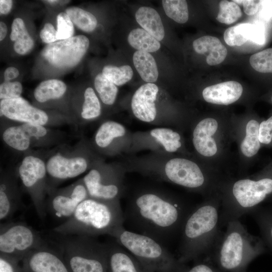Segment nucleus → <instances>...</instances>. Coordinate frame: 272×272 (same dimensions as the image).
<instances>
[{"instance_id":"1","label":"nucleus","mask_w":272,"mask_h":272,"mask_svg":"<svg viewBox=\"0 0 272 272\" xmlns=\"http://www.w3.org/2000/svg\"><path fill=\"white\" fill-rule=\"evenodd\" d=\"M192 208L160 190L143 189L134 193L128 201L123 213L124 222L131 231L165 245L180 234Z\"/></svg>"},{"instance_id":"2","label":"nucleus","mask_w":272,"mask_h":272,"mask_svg":"<svg viewBox=\"0 0 272 272\" xmlns=\"http://www.w3.org/2000/svg\"><path fill=\"white\" fill-rule=\"evenodd\" d=\"M221 205V198L214 196L192 208L180 234L178 250L181 260L192 259L213 250L222 233Z\"/></svg>"},{"instance_id":"3","label":"nucleus","mask_w":272,"mask_h":272,"mask_svg":"<svg viewBox=\"0 0 272 272\" xmlns=\"http://www.w3.org/2000/svg\"><path fill=\"white\" fill-rule=\"evenodd\" d=\"M123 223V213L119 201H105L89 197L79 205L70 218L53 230L61 235L94 237L109 235Z\"/></svg>"},{"instance_id":"4","label":"nucleus","mask_w":272,"mask_h":272,"mask_svg":"<svg viewBox=\"0 0 272 272\" xmlns=\"http://www.w3.org/2000/svg\"><path fill=\"white\" fill-rule=\"evenodd\" d=\"M226 227L212 250L223 268L237 270L267 250L261 238L249 233L239 220L229 222Z\"/></svg>"},{"instance_id":"5","label":"nucleus","mask_w":272,"mask_h":272,"mask_svg":"<svg viewBox=\"0 0 272 272\" xmlns=\"http://www.w3.org/2000/svg\"><path fill=\"white\" fill-rule=\"evenodd\" d=\"M109 236L148 269L159 272H181V266L165 245L146 235L126 230L123 225Z\"/></svg>"},{"instance_id":"6","label":"nucleus","mask_w":272,"mask_h":272,"mask_svg":"<svg viewBox=\"0 0 272 272\" xmlns=\"http://www.w3.org/2000/svg\"><path fill=\"white\" fill-rule=\"evenodd\" d=\"M61 254L70 272H107L108 246L86 236L61 235Z\"/></svg>"},{"instance_id":"7","label":"nucleus","mask_w":272,"mask_h":272,"mask_svg":"<svg viewBox=\"0 0 272 272\" xmlns=\"http://www.w3.org/2000/svg\"><path fill=\"white\" fill-rule=\"evenodd\" d=\"M47 245L40 234L22 222L3 223L0 226V253L22 260L31 251Z\"/></svg>"},{"instance_id":"8","label":"nucleus","mask_w":272,"mask_h":272,"mask_svg":"<svg viewBox=\"0 0 272 272\" xmlns=\"http://www.w3.org/2000/svg\"><path fill=\"white\" fill-rule=\"evenodd\" d=\"M46 166L41 159L33 156L25 157L18 169V175L23 185L30 193L38 217L43 220L46 214L44 199Z\"/></svg>"},{"instance_id":"9","label":"nucleus","mask_w":272,"mask_h":272,"mask_svg":"<svg viewBox=\"0 0 272 272\" xmlns=\"http://www.w3.org/2000/svg\"><path fill=\"white\" fill-rule=\"evenodd\" d=\"M158 177L172 183L191 189L202 190L208 185V180L195 162L185 158L169 160Z\"/></svg>"},{"instance_id":"10","label":"nucleus","mask_w":272,"mask_h":272,"mask_svg":"<svg viewBox=\"0 0 272 272\" xmlns=\"http://www.w3.org/2000/svg\"><path fill=\"white\" fill-rule=\"evenodd\" d=\"M89 40L84 35H77L47 45L42 56L57 67H71L77 65L86 53Z\"/></svg>"},{"instance_id":"11","label":"nucleus","mask_w":272,"mask_h":272,"mask_svg":"<svg viewBox=\"0 0 272 272\" xmlns=\"http://www.w3.org/2000/svg\"><path fill=\"white\" fill-rule=\"evenodd\" d=\"M83 181L90 197L109 201H119L123 193L121 176L113 172L92 169Z\"/></svg>"},{"instance_id":"12","label":"nucleus","mask_w":272,"mask_h":272,"mask_svg":"<svg viewBox=\"0 0 272 272\" xmlns=\"http://www.w3.org/2000/svg\"><path fill=\"white\" fill-rule=\"evenodd\" d=\"M21 262L24 272H70L61 253L47 245L31 251Z\"/></svg>"},{"instance_id":"13","label":"nucleus","mask_w":272,"mask_h":272,"mask_svg":"<svg viewBox=\"0 0 272 272\" xmlns=\"http://www.w3.org/2000/svg\"><path fill=\"white\" fill-rule=\"evenodd\" d=\"M1 116L23 123L44 125L48 120L43 110L32 106L22 97L3 99L0 102Z\"/></svg>"},{"instance_id":"14","label":"nucleus","mask_w":272,"mask_h":272,"mask_svg":"<svg viewBox=\"0 0 272 272\" xmlns=\"http://www.w3.org/2000/svg\"><path fill=\"white\" fill-rule=\"evenodd\" d=\"M159 88L154 83H146L134 92L131 101V108L134 116L145 122L155 119L157 110L155 101Z\"/></svg>"},{"instance_id":"15","label":"nucleus","mask_w":272,"mask_h":272,"mask_svg":"<svg viewBox=\"0 0 272 272\" xmlns=\"http://www.w3.org/2000/svg\"><path fill=\"white\" fill-rule=\"evenodd\" d=\"M47 133V130L43 125L23 123L6 128L3 133V139L10 147L24 151L29 148L32 138H42Z\"/></svg>"},{"instance_id":"16","label":"nucleus","mask_w":272,"mask_h":272,"mask_svg":"<svg viewBox=\"0 0 272 272\" xmlns=\"http://www.w3.org/2000/svg\"><path fill=\"white\" fill-rule=\"evenodd\" d=\"M46 166L50 177L54 180H62L83 173L87 169L88 163L82 157L67 158L55 155L49 159Z\"/></svg>"},{"instance_id":"17","label":"nucleus","mask_w":272,"mask_h":272,"mask_svg":"<svg viewBox=\"0 0 272 272\" xmlns=\"http://www.w3.org/2000/svg\"><path fill=\"white\" fill-rule=\"evenodd\" d=\"M218 127L217 121L211 117L201 120L195 126L192 133V143L200 155L210 157L217 153V144L212 137Z\"/></svg>"},{"instance_id":"18","label":"nucleus","mask_w":272,"mask_h":272,"mask_svg":"<svg viewBox=\"0 0 272 272\" xmlns=\"http://www.w3.org/2000/svg\"><path fill=\"white\" fill-rule=\"evenodd\" d=\"M243 92L242 85L236 81H227L205 88L202 92L208 103L228 105L237 101Z\"/></svg>"},{"instance_id":"19","label":"nucleus","mask_w":272,"mask_h":272,"mask_svg":"<svg viewBox=\"0 0 272 272\" xmlns=\"http://www.w3.org/2000/svg\"><path fill=\"white\" fill-rule=\"evenodd\" d=\"M22 206L20 194L15 180L3 176L0 185V220L11 218Z\"/></svg>"},{"instance_id":"20","label":"nucleus","mask_w":272,"mask_h":272,"mask_svg":"<svg viewBox=\"0 0 272 272\" xmlns=\"http://www.w3.org/2000/svg\"><path fill=\"white\" fill-rule=\"evenodd\" d=\"M107 244V272H145L139 266L137 259L117 242Z\"/></svg>"},{"instance_id":"21","label":"nucleus","mask_w":272,"mask_h":272,"mask_svg":"<svg viewBox=\"0 0 272 272\" xmlns=\"http://www.w3.org/2000/svg\"><path fill=\"white\" fill-rule=\"evenodd\" d=\"M79 205L72 197L69 187L52 192L46 202V210L54 217L65 221L73 215Z\"/></svg>"},{"instance_id":"22","label":"nucleus","mask_w":272,"mask_h":272,"mask_svg":"<svg viewBox=\"0 0 272 272\" xmlns=\"http://www.w3.org/2000/svg\"><path fill=\"white\" fill-rule=\"evenodd\" d=\"M192 46L195 51L206 54L208 64L215 65L222 62L227 54V50L217 37L203 36L193 41Z\"/></svg>"},{"instance_id":"23","label":"nucleus","mask_w":272,"mask_h":272,"mask_svg":"<svg viewBox=\"0 0 272 272\" xmlns=\"http://www.w3.org/2000/svg\"><path fill=\"white\" fill-rule=\"evenodd\" d=\"M138 24L159 41L164 37L165 31L161 17L154 9L146 6L140 7L135 12Z\"/></svg>"},{"instance_id":"24","label":"nucleus","mask_w":272,"mask_h":272,"mask_svg":"<svg viewBox=\"0 0 272 272\" xmlns=\"http://www.w3.org/2000/svg\"><path fill=\"white\" fill-rule=\"evenodd\" d=\"M134 66L141 78L147 83L157 81L159 73L154 57L150 53L136 51L132 57Z\"/></svg>"},{"instance_id":"25","label":"nucleus","mask_w":272,"mask_h":272,"mask_svg":"<svg viewBox=\"0 0 272 272\" xmlns=\"http://www.w3.org/2000/svg\"><path fill=\"white\" fill-rule=\"evenodd\" d=\"M249 214L256 223L267 249L272 252V207L260 206Z\"/></svg>"},{"instance_id":"26","label":"nucleus","mask_w":272,"mask_h":272,"mask_svg":"<svg viewBox=\"0 0 272 272\" xmlns=\"http://www.w3.org/2000/svg\"><path fill=\"white\" fill-rule=\"evenodd\" d=\"M10 38L15 41L14 49L18 54H25L30 51L34 46V41L21 18L14 20L11 27Z\"/></svg>"},{"instance_id":"27","label":"nucleus","mask_w":272,"mask_h":272,"mask_svg":"<svg viewBox=\"0 0 272 272\" xmlns=\"http://www.w3.org/2000/svg\"><path fill=\"white\" fill-rule=\"evenodd\" d=\"M127 41L135 49L149 53L157 51L161 47L160 42L143 28L132 30L128 35Z\"/></svg>"},{"instance_id":"28","label":"nucleus","mask_w":272,"mask_h":272,"mask_svg":"<svg viewBox=\"0 0 272 272\" xmlns=\"http://www.w3.org/2000/svg\"><path fill=\"white\" fill-rule=\"evenodd\" d=\"M66 90V86L63 82L56 79H51L40 83L35 88L34 95L38 102L43 103L61 97Z\"/></svg>"},{"instance_id":"29","label":"nucleus","mask_w":272,"mask_h":272,"mask_svg":"<svg viewBox=\"0 0 272 272\" xmlns=\"http://www.w3.org/2000/svg\"><path fill=\"white\" fill-rule=\"evenodd\" d=\"M125 132V128L121 124L116 121H107L102 123L98 129L95 141L98 146L105 148L114 139L123 136Z\"/></svg>"},{"instance_id":"30","label":"nucleus","mask_w":272,"mask_h":272,"mask_svg":"<svg viewBox=\"0 0 272 272\" xmlns=\"http://www.w3.org/2000/svg\"><path fill=\"white\" fill-rule=\"evenodd\" d=\"M259 126V123L254 119L250 120L246 124L245 136L240 145L241 151L246 157H253L260 149Z\"/></svg>"},{"instance_id":"31","label":"nucleus","mask_w":272,"mask_h":272,"mask_svg":"<svg viewBox=\"0 0 272 272\" xmlns=\"http://www.w3.org/2000/svg\"><path fill=\"white\" fill-rule=\"evenodd\" d=\"M151 135L168 152H175L181 146L180 134L171 129L158 127L150 131Z\"/></svg>"},{"instance_id":"32","label":"nucleus","mask_w":272,"mask_h":272,"mask_svg":"<svg viewBox=\"0 0 272 272\" xmlns=\"http://www.w3.org/2000/svg\"><path fill=\"white\" fill-rule=\"evenodd\" d=\"M65 13L73 23L83 31L90 32L96 27L97 21L96 17L88 11L72 7L66 9Z\"/></svg>"},{"instance_id":"33","label":"nucleus","mask_w":272,"mask_h":272,"mask_svg":"<svg viewBox=\"0 0 272 272\" xmlns=\"http://www.w3.org/2000/svg\"><path fill=\"white\" fill-rule=\"evenodd\" d=\"M94 86L103 103L111 105L114 103L118 92V88L102 73H99L95 77Z\"/></svg>"},{"instance_id":"34","label":"nucleus","mask_w":272,"mask_h":272,"mask_svg":"<svg viewBox=\"0 0 272 272\" xmlns=\"http://www.w3.org/2000/svg\"><path fill=\"white\" fill-rule=\"evenodd\" d=\"M163 8L166 15L178 23H186L189 17L188 6L184 0H163Z\"/></svg>"},{"instance_id":"35","label":"nucleus","mask_w":272,"mask_h":272,"mask_svg":"<svg viewBox=\"0 0 272 272\" xmlns=\"http://www.w3.org/2000/svg\"><path fill=\"white\" fill-rule=\"evenodd\" d=\"M104 76L116 86L123 85L132 78L133 71L128 65L118 67L112 65L105 66L102 73Z\"/></svg>"},{"instance_id":"36","label":"nucleus","mask_w":272,"mask_h":272,"mask_svg":"<svg viewBox=\"0 0 272 272\" xmlns=\"http://www.w3.org/2000/svg\"><path fill=\"white\" fill-rule=\"evenodd\" d=\"M101 113V105L94 90L87 88L84 93V102L81 116L85 119H92L98 117Z\"/></svg>"},{"instance_id":"37","label":"nucleus","mask_w":272,"mask_h":272,"mask_svg":"<svg viewBox=\"0 0 272 272\" xmlns=\"http://www.w3.org/2000/svg\"><path fill=\"white\" fill-rule=\"evenodd\" d=\"M242 13L240 7L233 1H222L219 4V11L216 19L227 25L237 21Z\"/></svg>"},{"instance_id":"38","label":"nucleus","mask_w":272,"mask_h":272,"mask_svg":"<svg viewBox=\"0 0 272 272\" xmlns=\"http://www.w3.org/2000/svg\"><path fill=\"white\" fill-rule=\"evenodd\" d=\"M251 66L263 73H272V48L252 54L249 58Z\"/></svg>"},{"instance_id":"39","label":"nucleus","mask_w":272,"mask_h":272,"mask_svg":"<svg viewBox=\"0 0 272 272\" xmlns=\"http://www.w3.org/2000/svg\"><path fill=\"white\" fill-rule=\"evenodd\" d=\"M240 32L253 42L262 45L264 43L265 33L263 26L259 24L240 23L237 25Z\"/></svg>"},{"instance_id":"40","label":"nucleus","mask_w":272,"mask_h":272,"mask_svg":"<svg viewBox=\"0 0 272 272\" xmlns=\"http://www.w3.org/2000/svg\"><path fill=\"white\" fill-rule=\"evenodd\" d=\"M57 39L64 40L73 37L74 32L73 23L65 13H59L57 17Z\"/></svg>"},{"instance_id":"41","label":"nucleus","mask_w":272,"mask_h":272,"mask_svg":"<svg viewBox=\"0 0 272 272\" xmlns=\"http://www.w3.org/2000/svg\"><path fill=\"white\" fill-rule=\"evenodd\" d=\"M22 89V86L19 82H5L0 86V98L3 100L19 98Z\"/></svg>"},{"instance_id":"42","label":"nucleus","mask_w":272,"mask_h":272,"mask_svg":"<svg viewBox=\"0 0 272 272\" xmlns=\"http://www.w3.org/2000/svg\"><path fill=\"white\" fill-rule=\"evenodd\" d=\"M19 258L0 253V272H24Z\"/></svg>"},{"instance_id":"43","label":"nucleus","mask_w":272,"mask_h":272,"mask_svg":"<svg viewBox=\"0 0 272 272\" xmlns=\"http://www.w3.org/2000/svg\"><path fill=\"white\" fill-rule=\"evenodd\" d=\"M224 38L226 44L231 46H241L248 40L240 32L237 25L225 31Z\"/></svg>"},{"instance_id":"44","label":"nucleus","mask_w":272,"mask_h":272,"mask_svg":"<svg viewBox=\"0 0 272 272\" xmlns=\"http://www.w3.org/2000/svg\"><path fill=\"white\" fill-rule=\"evenodd\" d=\"M272 116L259 124L258 130L259 141L264 144H269L272 140Z\"/></svg>"},{"instance_id":"45","label":"nucleus","mask_w":272,"mask_h":272,"mask_svg":"<svg viewBox=\"0 0 272 272\" xmlns=\"http://www.w3.org/2000/svg\"><path fill=\"white\" fill-rule=\"evenodd\" d=\"M57 31L53 25L49 23H46L40 33V37L43 42L50 44L57 40Z\"/></svg>"},{"instance_id":"46","label":"nucleus","mask_w":272,"mask_h":272,"mask_svg":"<svg viewBox=\"0 0 272 272\" xmlns=\"http://www.w3.org/2000/svg\"><path fill=\"white\" fill-rule=\"evenodd\" d=\"M237 4H242L244 13L248 15H254L258 10L260 1H233Z\"/></svg>"},{"instance_id":"47","label":"nucleus","mask_w":272,"mask_h":272,"mask_svg":"<svg viewBox=\"0 0 272 272\" xmlns=\"http://www.w3.org/2000/svg\"><path fill=\"white\" fill-rule=\"evenodd\" d=\"M259 9L260 16L269 20L272 17V1H260Z\"/></svg>"},{"instance_id":"48","label":"nucleus","mask_w":272,"mask_h":272,"mask_svg":"<svg viewBox=\"0 0 272 272\" xmlns=\"http://www.w3.org/2000/svg\"><path fill=\"white\" fill-rule=\"evenodd\" d=\"M18 70L13 66L8 67L4 73L5 82H10V80L16 78L19 76Z\"/></svg>"},{"instance_id":"49","label":"nucleus","mask_w":272,"mask_h":272,"mask_svg":"<svg viewBox=\"0 0 272 272\" xmlns=\"http://www.w3.org/2000/svg\"><path fill=\"white\" fill-rule=\"evenodd\" d=\"M13 1L11 0L0 1V13L1 14H8L12 8Z\"/></svg>"},{"instance_id":"50","label":"nucleus","mask_w":272,"mask_h":272,"mask_svg":"<svg viewBox=\"0 0 272 272\" xmlns=\"http://www.w3.org/2000/svg\"><path fill=\"white\" fill-rule=\"evenodd\" d=\"M188 272H214V270L207 264H199L193 266Z\"/></svg>"},{"instance_id":"51","label":"nucleus","mask_w":272,"mask_h":272,"mask_svg":"<svg viewBox=\"0 0 272 272\" xmlns=\"http://www.w3.org/2000/svg\"><path fill=\"white\" fill-rule=\"evenodd\" d=\"M7 27L3 22H0V40H3L7 35Z\"/></svg>"},{"instance_id":"52","label":"nucleus","mask_w":272,"mask_h":272,"mask_svg":"<svg viewBox=\"0 0 272 272\" xmlns=\"http://www.w3.org/2000/svg\"><path fill=\"white\" fill-rule=\"evenodd\" d=\"M46 2L50 4H56L59 3V1H54V0L53 1H46Z\"/></svg>"},{"instance_id":"53","label":"nucleus","mask_w":272,"mask_h":272,"mask_svg":"<svg viewBox=\"0 0 272 272\" xmlns=\"http://www.w3.org/2000/svg\"><path fill=\"white\" fill-rule=\"evenodd\" d=\"M271 100H272V97H271Z\"/></svg>"}]
</instances>
